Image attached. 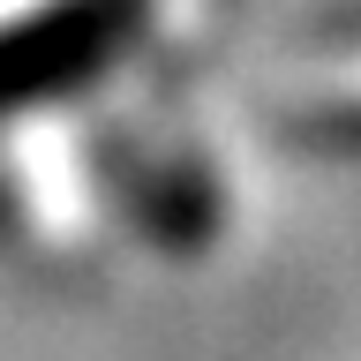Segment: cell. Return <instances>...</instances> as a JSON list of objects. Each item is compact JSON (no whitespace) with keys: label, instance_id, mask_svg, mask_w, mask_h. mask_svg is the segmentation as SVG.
Listing matches in <instances>:
<instances>
[{"label":"cell","instance_id":"1","mask_svg":"<svg viewBox=\"0 0 361 361\" xmlns=\"http://www.w3.org/2000/svg\"><path fill=\"white\" fill-rule=\"evenodd\" d=\"M135 23H143V0H45L0 23V113L90 83L135 38Z\"/></svg>","mask_w":361,"mask_h":361}]
</instances>
